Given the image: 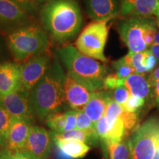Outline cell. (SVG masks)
<instances>
[{"label":"cell","instance_id":"cell-1","mask_svg":"<svg viewBox=\"0 0 159 159\" xmlns=\"http://www.w3.org/2000/svg\"><path fill=\"white\" fill-rule=\"evenodd\" d=\"M42 27L55 42L71 41L80 30L83 16L75 0H50L40 11Z\"/></svg>","mask_w":159,"mask_h":159},{"label":"cell","instance_id":"cell-2","mask_svg":"<svg viewBox=\"0 0 159 159\" xmlns=\"http://www.w3.org/2000/svg\"><path fill=\"white\" fill-rule=\"evenodd\" d=\"M66 77L61 62L55 57L42 78L30 91L33 111L41 120L60 112L66 104Z\"/></svg>","mask_w":159,"mask_h":159},{"label":"cell","instance_id":"cell-3","mask_svg":"<svg viewBox=\"0 0 159 159\" xmlns=\"http://www.w3.org/2000/svg\"><path fill=\"white\" fill-rule=\"evenodd\" d=\"M57 58L66 69L67 75L91 92L103 89V80L108 69L98 61L82 54L76 47L66 45L56 49Z\"/></svg>","mask_w":159,"mask_h":159},{"label":"cell","instance_id":"cell-4","mask_svg":"<svg viewBox=\"0 0 159 159\" xmlns=\"http://www.w3.org/2000/svg\"><path fill=\"white\" fill-rule=\"evenodd\" d=\"M6 43L16 61L26 62L33 57L48 52L49 39L41 26L33 22L7 33Z\"/></svg>","mask_w":159,"mask_h":159},{"label":"cell","instance_id":"cell-5","mask_svg":"<svg viewBox=\"0 0 159 159\" xmlns=\"http://www.w3.org/2000/svg\"><path fill=\"white\" fill-rule=\"evenodd\" d=\"M108 21H93L89 24L77 38L76 48L86 56L106 63L104 50L108 35Z\"/></svg>","mask_w":159,"mask_h":159},{"label":"cell","instance_id":"cell-6","mask_svg":"<svg viewBox=\"0 0 159 159\" xmlns=\"http://www.w3.org/2000/svg\"><path fill=\"white\" fill-rule=\"evenodd\" d=\"M158 141L159 119H149L135 130L128 141L131 159H152Z\"/></svg>","mask_w":159,"mask_h":159},{"label":"cell","instance_id":"cell-7","mask_svg":"<svg viewBox=\"0 0 159 159\" xmlns=\"http://www.w3.org/2000/svg\"><path fill=\"white\" fill-rule=\"evenodd\" d=\"M154 17L123 18L118 24V32L122 41L129 49V52H141L148 50L149 47L145 43V33Z\"/></svg>","mask_w":159,"mask_h":159},{"label":"cell","instance_id":"cell-8","mask_svg":"<svg viewBox=\"0 0 159 159\" xmlns=\"http://www.w3.org/2000/svg\"><path fill=\"white\" fill-rule=\"evenodd\" d=\"M52 141L51 134L45 128L32 125L26 144L19 154L27 159H47Z\"/></svg>","mask_w":159,"mask_h":159},{"label":"cell","instance_id":"cell-9","mask_svg":"<svg viewBox=\"0 0 159 159\" xmlns=\"http://www.w3.org/2000/svg\"><path fill=\"white\" fill-rule=\"evenodd\" d=\"M33 16L11 0H0V33H11L33 23Z\"/></svg>","mask_w":159,"mask_h":159},{"label":"cell","instance_id":"cell-10","mask_svg":"<svg viewBox=\"0 0 159 159\" xmlns=\"http://www.w3.org/2000/svg\"><path fill=\"white\" fill-rule=\"evenodd\" d=\"M52 62L51 55L47 52L20 65L21 89L30 91L45 75Z\"/></svg>","mask_w":159,"mask_h":159},{"label":"cell","instance_id":"cell-11","mask_svg":"<svg viewBox=\"0 0 159 159\" xmlns=\"http://www.w3.org/2000/svg\"><path fill=\"white\" fill-rule=\"evenodd\" d=\"M0 103L13 119L34 121L35 116L30 98V91L21 89L5 96L0 97Z\"/></svg>","mask_w":159,"mask_h":159},{"label":"cell","instance_id":"cell-12","mask_svg":"<svg viewBox=\"0 0 159 159\" xmlns=\"http://www.w3.org/2000/svg\"><path fill=\"white\" fill-rule=\"evenodd\" d=\"M123 18L152 17L159 15V0H119Z\"/></svg>","mask_w":159,"mask_h":159},{"label":"cell","instance_id":"cell-13","mask_svg":"<svg viewBox=\"0 0 159 159\" xmlns=\"http://www.w3.org/2000/svg\"><path fill=\"white\" fill-rule=\"evenodd\" d=\"M66 103L72 110H83L94 92L66 75L64 83Z\"/></svg>","mask_w":159,"mask_h":159},{"label":"cell","instance_id":"cell-14","mask_svg":"<svg viewBox=\"0 0 159 159\" xmlns=\"http://www.w3.org/2000/svg\"><path fill=\"white\" fill-rule=\"evenodd\" d=\"M86 11L94 21H108L119 16V0H85Z\"/></svg>","mask_w":159,"mask_h":159},{"label":"cell","instance_id":"cell-15","mask_svg":"<svg viewBox=\"0 0 159 159\" xmlns=\"http://www.w3.org/2000/svg\"><path fill=\"white\" fill-rule=\"evenodd\" d=\"M21 89L20 64L14 62L0 63V97Z\"/></svg>","mask_w":159,"mask_h":159},{"label":"cell","instance_id":"cell-16","mask_svg":"<svg viewBox=\"0 0 159 159\" xmlns=\"http://www.w3.org/2000/svg\"><path fill=\"white\" fill-rule=\"evenodd\" d=\"M31 127L32 124L27 121L13 119L7 136L6 148L19 153L26 144Z\"/></svg>","mask_w":159,"mask_h":159},{"label":"cell","instance_id":"cell-17","mask_svg":"<svg viewBox=\"0 0 159 159\" xmlns=\"http://www.w3.org/2000/svg\"><path fill=\"white\" fill-rule=\"evenodd\" d=\"M125 85L128 88L131 95L144 100L149 99L153 95L152 92L154 87L145 75L138 73L131 75L125 80Z\"/></svg>","mask_w":159,"mask_h":159},{"label":"cell","instance_id":"cell-18","mask_svg":"<svg viewBox=\"0 0 159 159\" xmlns=\"http://www.w3.org/2000/svg\"><path fill=\"white\" fill-rule=\"evenodd\" d=\"M111 99L112 98L108 94L97 91L93 94L83 111L95 124L105 115L107 105Z\"/></svg>","mask_w":159,"mask_h":159},{"label":"cell","instance_id":"cell-19","mask_svg":"<svg viewBox=\"0 0 159 159\" xmlns=\"http://www.w3.org/2000/svg\"><path fill=\"white\" fill-rule=\"evenodd\" d=\"M55 145L63 152L74 159L83 158L90 150V147L85 143L75 140L52 139Z\"/></svg>","mask_w":159,"mask_h":159},{"label":"cell","instance_id":"cell-20","mask_svg":"<svg viewBox=\"0 0 159 159\" xmlns=\"http://www.w3.org/2000/svg\"><path fill=\"white\" fill-rule=\"evenodd\" d=\"M148 50L141 52H129L128 54L124 57L127 63H128L135 69L136 73L145 75L148 72L145 66V58L147 56Z\"/></svg>","mask_w":159,"mask_h":159},{"label":"cell","instance_id":"cell-21","mask_svg":"<svg viewBox=\"0 0 159 159\" xmlns=\"http://www.w3.org/2000/svg\"><path fill=\"white\" fill-rule=\"evenodd\" d=\"M108 153L110 159H131V151L128 142L114 143L108 146Z\"/></svg>","mask_w":159,"mask_h":159},{"label":"cell","instance_id":"cell-22","mask_svg":"<svg viewBox=\"0 0 159 159\" xmlns=\"http://www.w3.org/2000/svg\"><path fill=\"white\" fill-rule=\"evenodd\" d=\"M13 118L0 103V148H6Z\"/></svg>","mask_w":159,"mask_h":159},{"label":"cell","instance_id":"cell-23","mask_svg":"<svg viewBox=\"0 0 159 159\" xmlns=\"http://www.w3.org/2000/svg\"><path fill=\"white\" fill-rule=\"evenodd\" d=\"M52 139H61V140H75L83 142L87 144H90V139L88 135L82 130L74 129L69 131H65L63 133L51 132Z\"/></svg>","mask_w":159,"mask_h":159},{"label":"cell","instance_id":"cell-24","mask_svg":"<svg viewBox=\"0 0 159 159\" xmlns=\"http://www.w3.org/2000/svg\"><path fill=\"white\" fill-rule=\"evenodd\" d=\"M66 122V113H63L61 111L51 115L46 119V124L47 126L55 133H63L64 131Z\"/></svg>","mask_w":159,"mask_h":159},{"label":"cell","instance_id":"cell-25","mask_svg":"<svg viewBox=\"0 0 159 159\" xmlns=\"http://www.w3.org/2000/svg\"><path fill=\"white\" fill-rule=\"evenodd\" d=\"M113 68L116 71V74L119 78L122 80H125L131 75L136 73L135 69L133 68L132 66L127 63L124 57L114 61L113 63Z\"/></svg>","mask_w":159,"mask_h":159},{"label":"cell","instance_id":"cell-26","mask_svg":"<svg viewBox=\"0 0 159 159\" xmlns=\"http://www.w3.org/2000/svg\"><path fill=\"white\" fill-rule=\"evenodd\" d=\"M123 111H124L123 106L115 102L113 99H111L107 105L105 116L106 117L107 121L108 122H112L116 119L120 118Z\"/></svg>","mask_w":159,"mask_h":159},{"label":"cell","instance_id":"cell-27","mask_svg":"<svg viewBox=\"0 0 159 159\" xmlns=\"http://www.w3.org/2000/svg\"><path fill=\"white\" fill-rule=\"evenodd\" d=\"M130 96V93L129 90L125 86V85H121V86L117 87L116 89H115L114 91H113V99L119 103V105H121L123 106L127 101L129 97Z\"/></svg>","mask_w":159,"mask_h":159},{"label":"cell","instance_id":"cell-28","mask_svg":"<svg viewBox=\"0 0 159 159\" xmlns=\"http://www.w3.org/2000/svg\"><path fill=\"white\" fill-rule=\"evenodd\" d=\"M145 100L138 97L133 96L130 94L128 101L123 105V108L125 111L132 113H137L143 108L144 105Z\"/></svg>","mask_w":159,"mask_h":159},{"label":"cell","instance_id":"cell-29","mask_svg":"<svg viewBox=\"0 0 159 159\" xmlns=\"http://www.w3.org/2000/svg\"><path fill=\"white\" fill-rule=\"evenodd\" d=\"M11 1L21 6L32 16L36 14L39 10V4L36 0H11Z\"/></svg>","mask_w":159,"mask_h":159},{"label":"cell","instance_id":"cell-30","mask_svg":"<svg viewBox=\"0 0 159 159\" xmlns=\"http://www.w3.org/2000/svg\"><path fill=\"white\" fill-rule=\"evenodd\" d=\"M123 85H125V80L119 79L116 73L108 75L103 80V89L106 90H114Z\"/></svg>","mask_w":159,"mask_h":159},{"label":"cell","instance_id":"cell-31","mask_svg":"<svg viewBox=\"0 0 159 159\" xmlns=\"http://www.w3.org/2000/svg\"><path fill=\"white\" fill-rule=\"evenodd\" d=\"M120 119H122L123 124H124L125 130H131L136 125L137 121H138V114L129 112L124 109Z\"/></svg>","mask_w":159,"mask_h":159},{"label":"cell","instance_id":"cell-32","mask_svg":"<svg viewBox=\"0 0 159 159\" xmlns=\"http://www.w3.org/2000/svg\"><path fill=\"white\" fill-rule=\"evenodd\" d=\"M66 122L64 128V131H69L76 129L77 126V111L70 110L66 112Z\"/></svg>","mask_w":159,"mask_h":159},{"label":"cell","instance_id":"cell-33","mask_svg":"<svg viewBox=\"0 0 159 159\" xmlns=\"http://www.w3.org/2000/svg\"><path fill=\"white\" fill-rule=\"evenodd\" d=\"M0 159H27L21 154L7 148H0Z\"/></svg>","mask_w":159,"mask_h":159},{"label":"cell","instance_id":"cell-34","mask_svg":"<svg viewBox=\"0 0 159 159\" xmlns=\"http://www.w3.org/2000/svg\"><path fill=\"white\" fill-rule=\"evenodd\" d=\"M157 64V59L151 53V52L148 49L147 56L145 58V66H146L148 72L152 71Z\"/></svg>","mask_w":159,"mask_h":159},{"label":"cell","instance_id":"cell-35","mask_svg":"<svg viewBox=\"0 0 159 159\" xmlns=\"http://www.w3.org/2000/svg\"><path fill=\"white\" fill-rule=\"evenodd\" d=\"M7 48L6 40L5 41L3 38L0 35V63L5 62V60L7 58Z\"/></svg>","mask_w":159,"mask_h":159},{"label":"cell","instance_id":"cell-36","mask_svg":"<svg viewBox=\"0 0 159 159\" xmlns=\"http://www.w3.org/2000/svg\"><path fill=\"white\" fill-rule=\"evenodd\" d=\"M148 78L152 86L155 87L156 83L159 80V66L154 71H152V72L149 75Z\"/></svg>","mask_w":159,"mask_h":159},{"label":"cell","instance_id":"cell-37","mask_svg":"<svg viewBox=\"0 0 159 159\" xmlns=\"http://www.w3.org/2000/svg\"><path fill=\"white\" fill-rule=\"evenodd\" d=\"M55 158L56 159H74L71 158L67 154H66L65 152H63L61 149H59L57 147H56V149L55 150Z\"/></svg>","mask_w":159,"mask_h":159},{"label":"cell","instance_id":"cell-38","mask_svg":"<svg viewBox=\"0 0 159 159\" xmlns=\"http://www.w3.org/2000/svg\"><path fill=\"white\" fill-rule=\"evenodd\" d=\"M148 49L151 52V53L156 57L157 60H159V44L153 43V44L149 47Z\"/></svg>","mask_w":159,"mask_h":159},{"label":"cell","instance_id":"cell-39","mask_svg":"<svg viewBox=\"0 0 159 159\" xmlns=\"http://www.w3.org/2000/svg\"><path fill=\"white\" fill-rule=\"evenodd\" d=\"M154 97L157 107L159 108V80L156 83L154 87Z\"/></svg>","mask_w":159,"mask_h":159},{"label":"cell","instance_id":"cell-40","mask_svg":"<svg viewBox=\"0 0 159 159\" xmlns=\"http://www.w3.org/2000/svg\"><path fill=\"white\" fill-rule=\"evenodd\" d=\"M152 159H159V141H158V145H157L156 152H155L154 156L152 157Z\"/></svg>","mask_w":159,"mask_h":159},{"label":"cell","instance_id":"cell-41","mask_svg":"<svg viewBox=\"0 0 159 159\" xmlns=\"http://www.w3.org/2000/svg\"><path fill=\"white\" fill-rule=\"evenodd\" d=\"M154 43H157V44H159V30H158V32H157L156 37H155Z\"/></svg>","mask_w":159,"mask_h":159},{"label":"cell","instance_id":"cell-42","mask_svg":"<svg viewBox=\"0 0 159 159\" xmlns=\"http://www.w3.org/2000/svg\"><path fill=\"white\" fill-rule=\"evenodd\" d=\"M36 1L38 2V3L39 4H43V3H46V2H49V1H50V0H36Z\"/></svg>","mask_w":159,"mask_h":159},{"label":"cell","instance_id":"cell-43","mask_svg":"<svg viewBox=\"0 0 159 159\" xmlns=\"http://www.w3.org/2000/svg\"><path fill=\"white\" fill-rule=\"evenodd\" d=\"M156 20H157V23H158V27H159V15L156 17Z\"/></svg>","mask_w":159,"mask_h":159},{"label":"cell","instance_id":"cell-44","mask_svg":"<svg viewBox=\"0 0 159 159\" xmlns=\"http://www.w3.org/2000/svg\"></svg>","mask_w":159,"mask_h":159}]
</instances>
